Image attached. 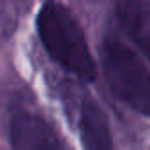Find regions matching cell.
Returning a JSON list of instances; mask_svg holds the SVG:
<instances>
[{"instance_id":"1","label":"cell","mask_w":150,"mask_h":150,"mask_svg":"<svg viewBox=\"0 0 150 150\" xmlns=\"http://www.w3.org/2000/svg\"><path fill=\"white\" fill-rule=\"evenodd\" d=\"M37 32L42 46L57 64L81 80H96L97 69L85 34L64 4L46 0L37 14Z\"/></svg>"},{"instance_id":"2","label":"cell","mask_w":150,"mask_h":150,"mask_svg":"<svg viewBox=\"0 0 150 150\" xmlns=\"http://www.w3.org/2000/svg\"><path fill=\"white\" fill-rule=\"evenodd\" d=\"M103 67L113 96L136 113L150 117V72L141 58L120 39L106 37Z\"/></svg>"},{"instance_id":"3","label":"cell","mask_w":150,"mask_h":150,"mask_svg":"<svg viewBox=\"0 0 150 150\" xmlns=\"http://www.w3.org/2000/svg\"><path fill=\"white\" fill-rule=\"evenodd\" d=\"M62 92L65 110L69 117L74 118L83 150H115L110 122L101 104L78 87Z\"/></svg>"},{"instance_id":"4","label":"cell","mask_w":150,"mask_h":150,"mask_svg":"<svg viewBox=\"0 0 150 150\" xmlns=\"http://www.w3.org/2000/svg\"><path fill=\"white\" fill-rule=\"evenodd\" d=\"M13 150H64L53 129L30 111H18L9 127Z\"/></svg>"},{"instance_id":"5","label":"cell","mask_w":150,"mask_h":150,"mask_svg":"<svg viewBox=\"0 0 150 150\" xmlns=\"http://www.w3.org/2000/svg\"><path fill=\"white\" fill-rule=\"evenodd\" d=\"M113 6L122 28L150 62V0H113Z\"/></svg>"}]
</instances>
